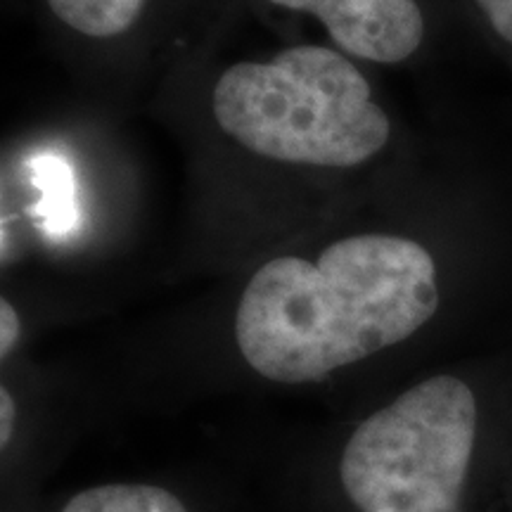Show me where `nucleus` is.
Instances as JSON below:
<instances>
[{
  "mask_svg": "<svg viewBox=\"0 0 512 512\" xmlns=\"http://www.w3.org/2000/svg\"><path fill=\"white\" fill-rule=\"evenodd\" d=\"M439 306L437 264L420 242L358 233L316 256L261 264L240 294L233 332L256 375L311 384L408 342Z\"/></svg>",
  "mask_w": 512,
  "mask_h": 512,
  "instance_id": "f257e3e1",
  "label": "nucleus"
},
{
  "mask_svg": "<svg viewBox=\"0 0 512 512\" xmlns=\"http://www.w3.org/2000/svg\"><path fill=\"white\" fill-rule=\"evenodd\" d=\"M211 114L242 150L304 169H358L392 140L366 74L342 50L313 43L230 64L214 83Z\"/></svg>",
  "mask_w": 512,
  "mask_h": 512,
  "instance_id": "f03ea898",
  "label": "nucleus"
},
{
  "mask_svg": "<svg viewBox=\"0 0 512 512\" xmlns=\"http://www.w3.org/2000/svg\"><path fill=\"white\" fill-rule=\"evenodd\" d=\"M489 477L482 401L453 373L425 377L370 413L337 460L354 512H479Z\"/></svg>",
  "mask_w": 512,
  "mask_h": 512,
  "instance_id": "7ed1b4c3",
  "label": "nucleus"
},
{
  "mask_svg": "<svg viewBox=\"0 0 512 512\" xmlns=\"http://www.w3.org/2000/svg\"><path fill=\"white\" fill-rule=\"evenodd\" d=\"M271 8L318 19L337 50L373 64H401L427 36L420 0H264Z\"/></svg>",
  "mask_w": 512,
  "mask_h": 512,
  "instance_id": "20e7f679",
  "label": "nucleus"
},
{
  "mask_svg": "<svg viewBox=\"0 0 512 512\" xmlns=\"http://www.w3.org/2000/svg\"><path fill=\"white\" fill-rule=\"evenodd\" d=\"M157 0H43L62 29L86 41H119L136 31Z\"/></svg>",
  "mask_w": 512,
  "mask_h": 512,
  "instance_id": "39448f33",
  "label": "nucleus"
},
{
  "mask_svg": "<svg viewBox=\"0 0 512 512\" xmlns=\"http://www.w3.org/2000/svg\"><path fill=\"white\" fill-rule=\"evenodd\" d=\"M60 512H190L166 486L145 482H107L76 491Z\"/></svg>",
  "mask_w": 512,
  "mask_h": 512,
  "instance_id": "423d86ee",
  "label": "nucleus"
},
{
  "mask_svg": "<svg viewBox=\"0 0 512 512\" xmlns=\"http://www.w3.org/2000/svg\"><path fill=\"white\" fill-rule=\"evenodd\" d=\"M491 31L512 46V0H475Z\"/></svg>",
  "mask_w": 512,
  "mask_h": 512,
  "instance_id": "0eeeda50",
  "label": "nucleus"
},
{
  "mask_svg": "<svg viewBox=\"0 0 512 512\" xmlns=\"http://www.w3.org/2000/svg\"><path fill=\"white\" fill-rule=\"evenodd\" d=\"M22 339V318L8 297L0 299V356L8 358Z\"/></svg>",
  "mask_w": 512,
  "mask_h": 512,
  "instance_id": "6e6552de",
  "label": "nucleus"
},
{
  "mask_svg": "<svg viewBox=\"0 0 512 512\" xmlns=\"http://www.w3.org/2000/svg\"><path fill=\"white\" fill-rule=\"evenodd\" d=\"M15 427H17V403L15 396L8 387L0 389V446L5 448L10 446L12 437H15Z\"/></svg>",
  "mask_w": 512,
  "mask_h": 512,
  "instance_id": "1a4fd4ad",
  "label": "nucleus"
}]
</instances>
